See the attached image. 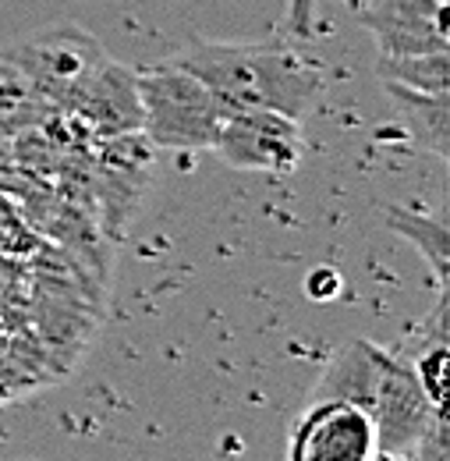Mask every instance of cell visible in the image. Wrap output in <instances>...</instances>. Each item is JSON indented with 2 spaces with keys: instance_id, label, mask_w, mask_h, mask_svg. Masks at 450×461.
<instances>
[{
  "instance_id": "cell-1",
  "label": "cell",
  "mask_w": 450,
  "mask_h": 461,
  "mask_svg": "<svg viewBox=\"0 0 450 461\" xmlns=\"http://www.w3.org/2000/svg\"><path fill=\"white\" fill-rule=\"evenodd\" d=\"M167 60L192 71L213 93L220 114L277 111L302 121L323 93L320 64L302 58L287 40H259V43L192 40L184 50H177Z\"/></svg>"
},
{
  "instance_id": "cell-2",
  "label": "cell",
  "mask_w": 450,
  "mask_h": 461,
  "mask_svg": "<svg viewBox=\"0 0 450 461\" xmlns=\"http://www.w3.org/2000/svg\"><path fill=\"white\" fill-rule=\"evenodd\" d=\"M369 415L376 426V458H450L447 411L426 398L411 362L387 348H380Z\"/></svg>"
},
{
  "instance_id": "cell-3",
  "label": "cell",
  "mask_w": 450,
  "mask_h": 461,
  "mask_svg": "<svg viewBox=\"0 0 450 461\" xmlns=\"http://www.w3.org/2000/svg\"><path fill=\"white\" fill-rule=\"evenodd\" d=\"M135 93L142 107V135L157 149H177V153L213 149L224 114L213 93L192 71L160 60L146 71H135Z\"/></svg>"
},
{
  "instance_id": "cell-4",
  "label": "cell",
  "mask_w": 450,
  "mask_h": 461,
  "mask_svg": "<svg viewBox=\"0 0 450 461\" xmlns=\"http://www.w3.org/2000/svg\"><path fill=\"white\" fill-rule=\"evenodd\" d=\"M0 58L29 78V86L54 114H68L78 93L96 78V71L111 60V54L100 47L93 32L60 22L22 36L18 43H7Z\"/></svg>"
},
{
  "instance_id": "cell-5",
  "label": "cell",
  "mask_w": 450,
  "mask_h": 461,
  "mask_svg": "<svg viewBox=\"0 0 450 461\" xmlns=\"http://www.w3.org/2000/svg\"><path fill=\"white\" fill-rule=\"evenodd\" d=\"M213 153L234 171L252 174H291L302 164L305 139L302 121L277 111H238L220 117Z\"/></svg>"
},
{
  "instance_id": "cell-6",
  "label": "cell",
  "mask_w": 450,
  "mask_h": 461,
  "mask_svg": "<svg viewBox=\"0 0 450 461\" xmlns=\"http://www.w3.org/2000/svg\"><path fill=\"white\" fill-rule=\"evenodd\" d=\"M294 461H369L376 458V426L365 408L340 398H309L287 437Z\"/></svg>"
},
{
  "instance_id": "cell-7",
  "label": "cell",
  "mask_w": 450,
  "mask_h": 461,
  "mask_svg": "<svg viewBox=\"0 0 450 461\" xmlns=\"http://www.w3.org/2000/svg\"><path fill=\"white\" fill-rule=\"evenodd\" d=\"M362 25L380 54H444L447 0H369Z\"/></svg>"
},
{
  "instance_id": "cell-8",
  "label": "cell",
  "mask_w": 450,
  "mask_h": 461,
  "mask_svg": "<svg viewBox=\"0 0 450 461\" xmlns=\"http://www.w3.org/2000/svg\"><path fill=\"white\" fill-rule=\"evenodd\" d=\"M68 114L86 128V135L93 142L113 139V135H128V131H142V107H139V93H135V71H128L117 60H107L96 71V78L78 93V100L71 104Z\"/></svg>"
},
{
  "instance_id": "cell-9",
  "label": "cell",
  "mask_w": 450,
  "mask_h": 461,
  "mask_svg": "<svg viewBox=\"0 0 450 461\" xmlns=\"http://www.w3.org/2000/svg\"><path fill=\"white\" fill-rule=\"evenodd\" d=\"M376 366H380V345H373V341H347L327 362L312 398H340V402H351L369 411L373 387H376Z\"/></svg>"
},
{
  "instance_id": "cell-10",
  "label": "cell",
  "mask_w": 450,
  "mask_h": 461,
  "mask_svg": "<svg viewBox=\"0 0 450 461\" xmlns=\"http://www.w3.org/2000/svg\"><path fill=\"white\" fill-rule=\"evenodd\" d=\"M387 228L397 238H404L433 270L436 291L447 294V277H450V234H447V217L444 213H418L411 206H387L383 213Z\"/></svg>"
},
{
  "instance_id": "cell-11",
  "label": "cell",
  "mask_w": 450,
  "mask_h": 461,
  "mask_svg": "<svg viewBox=\"0 0 450 461\" xmlns=\"http://www.w3.org/2000/svg\"><path fill=\"white\" fill-rule=\"evenodd\" d=\"M394 111L400 114V124L411 131L415 142H422V149H429L433 157L447 160L450 157V114L447 96H433V93H415V89H400L383 82Z\"/></svg>"
},
{
  "instance_id": "cell-12",
  "label": "cell",
  "mask_w": 450,
  "mask_h": 461,
  "mask_svg": "<svg viewBox=\"0 0 450 461\" xmlns=\"http://www.w3.org/2000/svg\"><path fill=\"white\" fill-rule=\"evenodd\" d=\"M376 75H380V82H391V86H400V89L447 96L450 50H444V54H380Z\"/></svg>"
},
{
  "instance_id": "cell-13",
  "label": "cell",
  "mask_w": 450,
  "mask_h": 461,
  "mask_svg": "<svg viewBox=\"0 0 450 461\" xmlns=\"http://www.w3.org/2000/svg\"><path fill=\"white\" fill-rule=\"evenodd\" d=\"M50 114L54 111L40 100V93L29 86V78L0 58V131L18 135L22 128H32Z\"/></svg>"
},
{
  "instance_id": "cell-14",
  "label": "cell",
  "mask_w": 450,
  "mask_h": 461,
  "mask_svg": "<svg viewBox=\"0 0 450 461\" xmlns=\"http://www.w3.org/2000/svg\"><path fill=\"white\" fill-rule=\"evenodd\" d=\"M40 245H43L40 230L29 224V217L18 210V203L11 195L0 192V256L29 263L40 252Z\"/></svg>"
},
{
  "instance_id": "cell-15",
  "label": "cell",
  "mask_w": 450,
  "mask_h": 461,
  "mask_svg": "<svg viewBox=\"0 0 450 461\" xmlns=\"http://www.w3.org/2000/svg\"><path fill=\"white\" fill-rule=\"evenodd\" d=\"M316 29V0H287V32L294 40H309Z\"/></svg>"
},
{
  "instance_id": "cell-16",
  "label": "cell",
  "mask_w": 450,
  "mask_h": 461,
  "mask_svg": "<svg viewBox=\"0 0 450 461\" xmlns=\"http://www.w3.org/2000/svg\"><path fill=\"white\" fill-rule=\"evenodd\" d=\"M340 288V277L338 270H327V267H320V270H312L309 277H305V291H309V298H316V302H327V298H334Z\"/></svg>"
}]
</instances>
